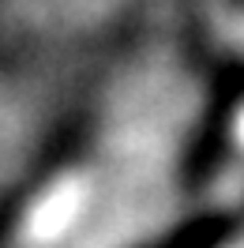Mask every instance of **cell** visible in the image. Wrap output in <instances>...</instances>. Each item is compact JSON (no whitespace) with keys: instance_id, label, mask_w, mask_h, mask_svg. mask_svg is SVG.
<instances>
[{"instance_id":"obj_1","label":"cell","mask_w":244,"mask_h":248,"mask_svg":"<svg viewBox=\"0 0 244 248\" xmlns=\"http://www.w3.org/2000/svg\"><path fill=\"white\" fill-rule=\"evenodd\" d=\"M83 196H87L83 181H76V177L57 181L42 200L34 203L30 222H27L30 237L34 241H57L61 233H68V226H72L79 218V211H83Z\"/></svg>"},{"instance_id":"obj_2","label":"cell","mask_w":244,"mask_h":248,"mask_svg":"<svg viewBox=\"0 0 244 248\" xmlns=\"http://www.w3.org/2000/svg\"><path fill=\"white\" fill-rule=\"evenodd\" d=\"M233 132H237V140L244 143V109L237 113V121H233Z\"/></svg>"}]
</instances>
